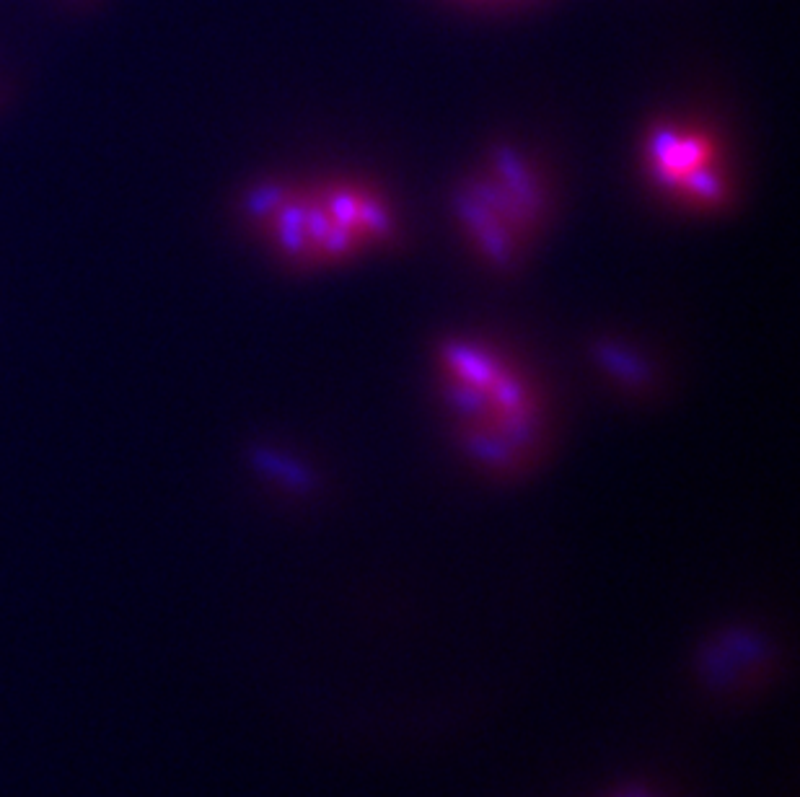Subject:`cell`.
<instances>
[{"label":"cell","instance_id":"obj_1","mask_svg":"<svg viewBox=\"0 0 800 797\" xmlns=\"http://www.w3.org/2000/svg\"><path fill=\"white\" fill-rule=\"evenodd\" d=\"M246 223L290 262L366 252L394 228L384 197L358 184L262 182L244 197Z\"/></svg>","mask_w":800,"mask_h":797},{"label":"cell","instance_id":"obj_2","mask_svg":"<svg viewBox=\"0 0 800 797\" xmlns=\"http://www.w3.org/2000/svg\"><path fill=\"white\" fill-rule=\"evenodd\" d=\"M441 373L469 453L492 469L511 466L531 446L539 425L526 378L490 347L461 339L443 347Z\"/></svg>","mask_w":800,"mask_h":797},{"label":"cell","instance_id":"obj_3","mask_svg":"<svg viewBox=\"0 0 800 797\" xmlns=\"http://www.w3.org/2000/svg\"><path fill=\"white\" fill-rule=\"evenodd\" d=\"M542 210V189L534 171L511 153L492 158L456 197V213L469 241L490 262H508L516 254L536 215Z\"/></svg>","mask_w":800,"mask_h":797},{"label":"cell","instance_id":"obj_4","mask_svg":"<svg viewBox=\"0 0 800 797\" xmlns=\"http://www.w3.org/2000/svg\"><path fill=\"white\" fill-rule=\"evenodd\" d=\"M692 671L720 702H744L780 673V645L756 624H720L694 647Z\"/></svg>","mask_w":800,"mask_h":797},{"label":"cell","instance_id":"obj_5","mask_svg":"<svg viewBox=\"0 0 800 797\" xmlns=\"http://www.w3.org/2000/svg\"><path fill=\"white\" fill-rule=\"evenodd\" d=\"M645 164L653 182L692 205H718L725 176L718 148L705 132L684 125H658L645 143Z\"/></svg>","mask_w":800,"mask_h":797},{"label":"cell","instance_id":"obj_6","mask_svg":"<svg viewBox=\"0 0 800 797\" xmlns=\"http://www.w3.org/2000/svg\"><path fill=\"white\" fill-rule=\"evenodd\" d=\"M596 797H676L674 792L661 787L658 782L650 779H627V782H617L609 790H604Z\"/></svg>","mask_w":800,"mask_h":797}]
</instances>
